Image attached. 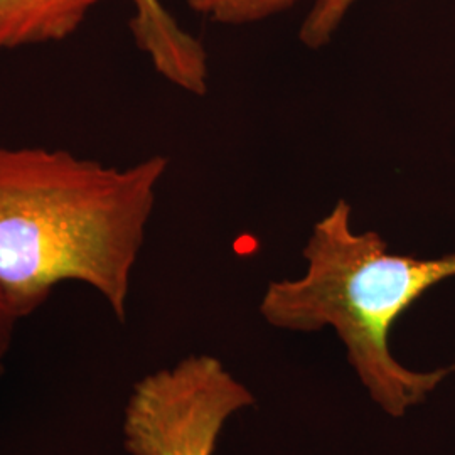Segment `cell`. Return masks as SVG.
<instances>
[{
	"label": "cell",
	"mask_w": 455,
	"mask_h": 455,
	"mask_svg": "<svg viewBox=\"0 0 455 455\" xmlns=\"http://www.w3.org/2000/svg\"><path fill=\"white\" fill-rule=\"evenodd\" d=\"M131 2L135 9L132 34L137 46L150 58L156 71L174 86L197 82L208 68L203 44L180 28L161 0Z\"/></svg>",
	"instance_id": "obj_3"
},
{
	"label": "cell",
	"mask_w": 455,
	"mask_h": 455,
	"mask_svg": "<svg viewBox=\"0 0 455 455\" xmlns=\"http://www.w3.org/2000/svg\"><path fill=\"white\" fill-rule=\"evenodd\" d=\"M304 259V275L270 282L263 319L295 332L334 329L359 381L390 417L425 402L451 370H408L393 358L388 334L423 293L455 276V251L439 259L391 253L378 233L355 229L353 210L339 199L312 228Z\"/></svg>",
	"instance_id": "obj_2"
},
{
	"label": "cell",
	"mask_w": 455,
	"mask_h": 455,
	"mask_svg": "<svg viewBox=\"0 0 455 455\" xmlns=\"http://www.w3.org/2000/svg\"><path fill=\"white\" fill-rule=\"evenodd\" d=\"M299 0H188L191 11L225 26H243L282 14Z\"/></svg>",
	"instance_id": "obj_5"
},
{
	"label": "cell",
	"mask_w": 455,
	"mask_h": 455,
	"mask_svg": "<svg viewBox=\"0 0 455 455\" xmlns=\"http://www.w3.org/2000/svg\"><path fill=\"white\" fill-rule=\"evenodd\" d=\"M169 161L108 167L68 150L0 148V283L22 319L61 282L124 321L133 267Z\"/></svg>",
	"instance_id": "obj_1"
},
{
	"label": "cell",
	"mask_w": 455,
	"mask_h": 455,
	"mask_svg": "<svg viewBox=\"0 0 455 455\" xmlns=\"http://www.w3.org/2000/svg\"><path fill=\"white\" fill-rule=\"evenodd\" d=\"M19 319L20 317L17 315L16 309L12 307L7 293L0 283V374L4 373V364L11 351Z\"/></svg>",
	"instance_id": "obj_7"
},
{
	"label": "cell",
	"mask_w": 455,
	"mask_h": 455,
	"mask_svg": "<svg viewBox=\"0 0 455 455\" xmlns=\"http://www.w3.org/2000/svg\"><path fill=\"white\" fill-rule=\"evenodd\" d=\"M101 0H0V54L65 41Z\"/></svg>",
	"instance_id": "obj_4"
},
{
	"label": "cell",
	"mask_w": 455,
	"mask_h": 455,
	"mask_svg": "<svg viewBox=\"0 0 455 455\" xmlns=\"http://www.w3.org/2000/svg\"><path fill=\"white\" fill-rule=\"evenodd\" d=\"M356 2L358 0H315L299 29L302 44L309 49L325 46Z\"/></svg>",
	"instance_id": "obj_6"
}]
</instances>
